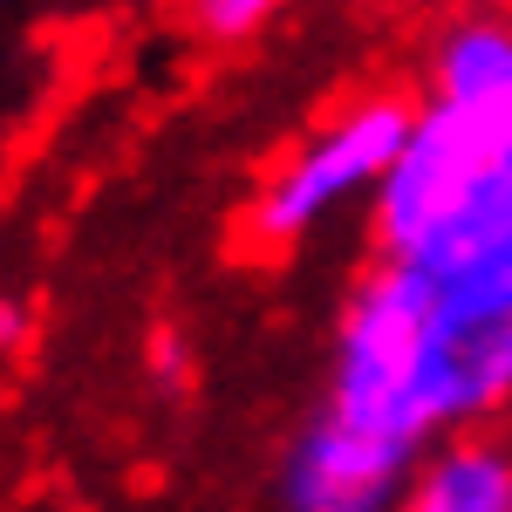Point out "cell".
Here are the masks:
<instances>
[{
	"mask_svg": "<svg viewBox=\"0 0 512 512\" xmlns=\"http://www.w3.org/2000/svg\"><path fill=\"white\" fill-rule=\"evenodd\" d=\"M417 458L369 431H349L321 410L280 458V506L287 512H403Z\"/></svg>",
	"mask_w": 512,
	"mask_h": 512,
	"instance_id": "277c9868",
	"label": "cell"
},
{
	"mask_svg": "<svg viewBox=\"0 0 512 512\" xmlns=\"http://www.w3.org/2000/svg\"><path fill=\"white\" fill-rule=\"evenodd\" d=\"M410 123H417V110L403 96H355L349 110H335L253 192L246 239L253 246H294V239L315 233L321 219H335L349 198L376 192L383 171L396 164V151H403V137H410Z\"/></svg>",
	"mask_w": 512,
	"mask_h": 512,
	"instance_id": "7a4b0ae2",
	"label": "cell"
},
{
	"mask_svg": "<svg viewBox=\"0 0 512 512\" xmlns=\"http://www.w3.org/2000/svg\"><path fill=\"white\" fill-rule=\"evenodd\" d=\"M485 185H492V130L424 103L410 137H403V151H396V164L369 192L376 198V246H383V260L424 253Z\"/></svg>",
	"mask_w": 512,
	"mask_h": 512,
	"instance_id": "3957f363",
	"label": "cell"
},
{
	"mask_svg": "<svg viewBox=\"0 0 512 512\" xmlns=\"http://www.w3.org/2000/svg\"><path fill=\"white\" fill-rule=\"evenodd\" d=\"M492 192L512 205V123H499V130H492Z\"/></svg>",
	"mask_w": 512,
	"mask_h": 512,
	"instance_id": "ba28073f",
	"label": "cell"
},
{
	"mask_svg": "<svg viewBox=\"0 0 512 512\" xmlns=\"http://www.w3.org/2000/svg\"><path fill=\"white\" fill-rule=\"evenodd\" d=\"M424 315H431V280L383 260L376 274H362V287L342 308V328H335V362H328V417L349 424V431H369L424 458L431 437L417 431V342H424Z\"/></svg>",
	"mask_w": 512,
	"mask_h": 512,
	"instance_id": "6da1fadb",
	"label": "cell"
},
{
	"mask_svg": "<svg viewBox=\"0 0 512 512\" xmlns=\"http://www.w3.org/2000/svg\"><path fill=\"white\" fill-rule=\"evenodd\" d=\"M294 0H185V21H192L205 41H246L260 35L274 14H287Z\"/></svg>",
	"mask_w": 512,
	"mask_h": 512,
	"instance_id": "52a82bcc",
	"label": "cell"
},
{
	"mask_svg": "<svg viewBox=\"0 0 512 512\" xmlns=\"http://www.w3.org/2000/svg\"><path fill=\"white\" fill-rule=\"evenodd\" d=\"M21 335H28V315H21L14 301H0V349H14Z\"/></svg>",
	"mask_w": 512,
	"mask_h": 512,
	"instance_id": "9c48e42d",
	"label": "cell"
},
{
	"mask_svg": "<svg viewBox=\"0 0 512 512\" xmlns=\"http://www.w3.org/2000/svg\"><path fill=\"white\" fill-rule=\"evenodd\" d=\"M403 512H512V451L499 437H444L417 458Z\"/></svg>",
	"mask_w": 512,
	"mask_h": 512,
	"instance_id": "8992f818",
	"label": "cell"
},
{
	"mask_svg": "<svg viewBox=\"0 0 512 512\" xmlns=\"http://www.w3.org/2000/svg\"><path fill=\"white\" fill-rule=\"evenodd\" d=\"M431 110L499 130L512 123V21L472 14L451 21L431 48Z\"/></svg>",
	"mask_w": 512,
	"mask_h": 512,
	"instance_id": "5b68a950",
	"label": "cell"
}]
</instances>
